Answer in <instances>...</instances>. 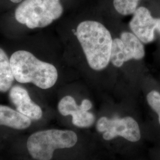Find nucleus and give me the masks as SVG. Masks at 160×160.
Returning a JSON list of instances; mask_svg holds the SVG:
<instances>
[{
	"label": "nucleus",
	"instance_id": "obj_9",
	"mask_svg": "<svg viewBox=\"0 0 160 160\" xmlns=\"http://www.w3.org/2000/svg\"><path fill=\"white\" fill-rule=\"evenodd\" d=\"M9 97L17 111L20 113L33 120H39L42 117V110L40 106L32 100L29 92L23 87H12Z\"/></svg>",
	"mask_w": 160,
	"mask_h": 160
},
{
	"label": "nucleus",
	"instance_id": "obj_12",
	"mask_svg": "<svg viewBox=\"0 0 160 160\" xmlns=\"http://www.w3.org/2000/svg\"><path fill=\"white\" fill-rule=\"evenodd\" d=\"M139 0H113L116 10L119 14L127 16L133 14L137 9Z\"/></svg>",
	"mask_w": 160,
	"mask_h": 160
},
{
	"label": "nucleus",
	"instance_id": "obj_5",
	"mask_svg": "<svg viewBox=\"0 0 160 160\" xmlns=\"http://www.w3.org/2000/svg\"><path fill=\"white\" fill-rule=\"evenodd\" d=\"M96 128L99 132H103V139L106 141L121 137L130 142H135L141 137L137 122L130 116L113 119L102 117L97 121Z\"/></svg>",
	"mask_w": 160,
	"mask_h": 160
},
{
	"label": "nucleus",
	"instance_id": "obj_13",
	"mask_svg": "<svg viewBox=\"0 0 160 160\" xmlns=\"http://www.w3.org/2000/svg\"><path fill=\"white\" fill-rule=\"evenodd\" d=\"M147 99L150 107L158 115V120L160 124V92L157 91H152L148 94Z\"/></svg>",
	"mask_w": 160,
	"mask_h": 160
},
{
	"label": "nucleus",
	"instance_id": "obj_8",
	"mask_svg": "<svg viewBox=\"0 0 160 160\" xmlns=\"http://www.w3.org/2000/svg\"><path fill=\"white\" fill-rule=\"evenodd\" d=\"M129 27L139 40L148 43L154 39L155 30L160 32V18H153L147 8L141 7L133 13Z\"/></svg>",
	"mask_w": 160,
	"mask_h": 160
},
{
	"label": "nucleus",
	"instance_id": "obj_14",
	"mask_svg": "<svg viewBox=\"0 0 160 160\" xmlns=\"http://www.w3.org/2000/svg\"><path fill=\"white\" fill-rule=\"evenodd\" d=\"M10 1L15 4H20L21 2L23 1V0H10Z\"/></svg>",
	"mask_w": 160,
	"mask_h": 160
},
{
	"label": "nucleus",
	"instance_id": "obj_10",
	"mask_svg": "<svg viewBox=\"0 0 160 160\" xmlns=\"http://www.w3.org/2000/svg\"><path fill=\"white\" fill-rule=\"evenodd\" d=\"M31 119L11 108L0 105V125L16 129H25L30 126Z\"/></svg>",
	"mask_w": 160,
	"mask_h": 160
},
{
	"label": "nucleus",
	"instance_id": "obj_4",
	"mask_svg": "<svg viewBox=\"0 0 160 160\" xmlns=\"http://www.w3.org/2000/svg\"><path fill=\"white\" fill-rule=\"evenodd\" d=\"M77 141V135L72 131L49 129L31 135L27 148L35 160H51L55 149L72 148Z\"/></svg>",
	"mask_w": 160,
	"mask_h": 160
},
{
	"label": "nucleus",
	"instance_id": "obj_6",
	"mask_svg": "<svg viewBox=\"0 0 160 160\" xmlns=\"http://www.w3.org/2000/svg\"><path fill=\"white\" fill-rule=\"evenodd\" d=\"M145 56V50L141 41L130 32H123L120 39L113 40L110 61L116 67L131 59L139 60Z\"/></svg>",
	"mask_w": 160,
	"mask_h": 160
},
{
	"label": "nucleus",
	"instance_id": "obj_7",
	"mask_svg": "<svg viewBox=\"0 0 160 160\" xmlns=\"http://www.w3.org/2000/svg\"><path fill=\"white\" fill-rule=\"evenodd\" d=\"M92 108V103L89 100H83L79 106L70 96L63 97L58 105L59 112L64 116H72L73 125L78 128H89L94 123V116L88 112Z\"/></svg>",
	"mask_w": 160,
	"mask_h": 160
},
{
	"label": "nucleus",
	"instance_id": "obj_3",
	"mask_svg": "<svg viewBox=\"0 0 160 160\" xmlns=\"http://www.w3.org/2000/svg\"><path fill=\"white\" fill-rule=\"evenodd\" d=\"M60 0H23L14 12L18 23L34 29L48 26L63 13Z\"/></svg>",
	"mask_w": 160,
	"mask_h": 160
},
{
	"label": "nucleus",
	"instance_id": "obj_1",
	"mask_svg": "<svg viewBox=\"0 0 160 160\" xmlns=\"http://www.w3.org/2000/svg\"><path fill=\"white\" fill-rule=\"evenodd\" d=\"M76 35L90 67L96 71L106 68L113 40L107 28L96 21L87 20L78 24Z\"/></svg>",
	"mask_w": 160,
	"mask_h": 160
},
{
	"label": "nucleus",
	"instance_id": "obj_11",
	"mask_svg": "<svg viewBox=\"0 0 160 160\" xmlns=\"http://www.w3.org/2000/svg\"><path fill=\"white\" fill-rule=\"evenodd\" d=\"M14 80L10 59L0 48V92H6L10 90Z\"/></svg>",
	"mask_w": 160,
	"mask_h": 160
},
{
	"label": "nucleus",
	"instance_id": "obj_2",
	"mask_svg": "<svg viewBox=\"0 0 160 160\" xmlns=\"http://www.w3.org/2000/svg\"><path fill=\"white\" fill-rule=\"evenodd\" d=\"M10 62L15 80L22 84L32 83L42 89L54 86L58 78L57 69L51 63L42 61L31 52H14Z\"/></svg>",
	"mask_w": 160,
	"mask_h": 160
}]
</instances>
